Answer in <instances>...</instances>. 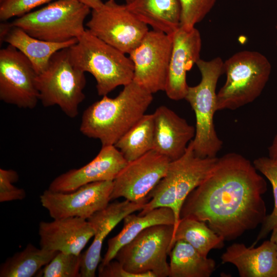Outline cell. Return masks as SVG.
<instances>
[{"instance_id":"obj_37","label":"cell","mask_w":277,"mask_h":277,"mask_svg":"<svg viewBox=\"0 0 277 277\" xmlns=\"http://www.w3.org/2000/svg\"><path fill=\"white\" fill-rule=\"evenodd\" d=\"M126 2V4H129L131 3L133 0H125Z\"/></svg>"},{"instance_id":"obj_8","label":"cell","mask_w":277,"mask_h":277,"mask_svg":"<svg viewBox=\"0 0 277 277\" xmlns=\"http://www.w3.org/2000/svg\"><path fill=\"white\" fill-rule=\"evenodd\" d=\"M173 230L172 225L147 228L121 247L114 259L132 273L146 277L169 276L167 257L172 249Z\"/></svg>"},{"instance_id":"obj_38","label":"cell","mask_w":277,"mask_h":277,"mask_svg":"<svg viewBox=\"0 0 277 277\" xmlns=\"http://www.w3.org/2000/svg\"><path fill=\"white\" fill-rule=\"evenodd\" d=\"M5 1L6 0H0V4H2L3 3H4Z\"/></svg>"},{"instance_id":"obj_29","label":"cell","mask_w":277,"mask_h":277,"mask_svg":"<svg viewBox=\"0 0 277 277\" xmlns=\"http://www.w3.org/2000/svg\"><path fill=\"white\" fill-rule=\"evenodd\" d=\"M216 0H179L180 27L191 29L202 21L214 7Z\"/></svg>"},{"instance_id":"obj_31","label":"cell","mask_w":277,"mask_h":277,"mask_svg":"<svg viewBox=\"0 0 277 277\" xmlns=\"http://www.w3.org/2000/svg\"><path fill=\"white\" fill-rule=\"evenodd\" d=\"M18 179L17 172L12 169H0V202L22 200L26 197L23 189L13 185Z\"/></svg>"},{"instance_id":"obj_7","label":"cell","mask_w":277,"mask_h":277,"mask_svg":"<svg viewBox=\"0 0 277 277\" xmlns=\"http://www.w3.org/2000/svg\"><path fill=\"white\" fill-rule=\"evenodd\" d=\"M86 83L85 72L73 64L69 48L55 52L36 78L42 105L46 107L57 105L70 118L78 115V106L85 98Z\"/></svg>"},{"instance_id":"obj_11","label":"cell","mask_w":277,"mask_h":277,"mask_svg":"<svg viewBox=\"0 0 277 277\" xmlns=\"http://www.w3.org/2000/svg\"><path fill=\"white\" fill-rule=\"evenodd\" d=\"M36 73L28 58L11 45L0 50V99L19 108L33 109L39 101Z\"/></svg>"},{"instance_id":"obj_13","label":"cell","mask_w":277,"mask_h":277,"mask_svg":"<svg viewBox=\"0 0 277 277\" xmlns=\"http://www.w3.org/2000/svg\"><path fill=\"white\" fill-rule=\"evenodd\" d=\"M170 160L151 150L140 157L128 162L113 180L111 199L123 197L140 203L166 174Z\"/></svg>"},{"instance_id":"obj_3","label":"cell","mask_w":277,"mask_h":277,"mask_svg":"<svg viewBox=\"0 0 277 277\" xmlns=\"http://www.w3.org/2000/svg\"><path fill=\"white\" fill-rule=\"evenodd\" d=\"M69 50L73 64L95 78L99 95H106L117 87L133 81L134 66L130 58L88 29Z\"/></svg>"},{"instance_id":"obj_1","label":"cell","mask_w":277,"mask_h":277,"mask_svg":"<svg viewBox=\"0 0 277 277\" xmlns=\"http://www.w3.org/2000/svg\"><path fill=\"white\" fill-rule=\"evenodd\" d=\"M265 179L253 163L231 152L217 160L206 179L188 195L180 219L203 221L225 241L262 224L266 214Z\"/></svg>"},{"instance_id":"obj_24","label":"cell","mask_w":277,"mask_h":277,"mask_svg":"<svg viewBox=\"0 0 277 277\" xmlns=\"http://www.w3.org/2000/svg\"><path fill=\"white\" fill-rule=\"evenodd\" d=\"M178 240L188 243L205 257L212 249L223 247L225 241L206 223L191 217L180 219L173 233L172 248Z\"/></svg>"},{"instance_id":"obj_2","label":"cell","mask_w":277,"mask_h":277,"mask_svg":"<svg viewBox=\"0 0 277 277\" xmlns=\"http://www.w3.org/2000/svg\"><path fill=\"white\" fill-rule=\"evenodd\" d=\"M152 94L132 81L116 97L104 95L89 106L83 113L80 131L102 146L114 145L145 114Z\"/></svg>"},{"instance_id":"obj_34","label":"cell","mask_w":277,"mask_h":277,"mask_svg":"<svg viewBox=\"0 0 277 277\" xmlns=\"http://www.w3.org/2000/svg\"><path fill=\"white\" fill-rule=\"evenodd\" d=\"M83 4L89 7L91 10L98 9L104 5L102 0H78Z\"/></svg>"},{"instance_id":"obj_10","label":"cell","mask_w":277,"mask_h":277,"mask_svg":"<svg viewBox=\"0 0 277 277\" xmlns=\"http://www.w3.org/2000/svg\"><path fill=\"white\" fill-rule=\"evenodd\" d=\"M172 34L152 30L129 54L133 81L150 93L165 91L172 48Z\"/></svg>"},{"instance_id":"obj_23","label":"cell","mask_w":277,"mask_h":277,"mask_svg":"<svg viewBox=\"0 0 277 277\" xmlns=\"http://www.w3.org/2000/svg\"><path fill=\"white\" fill-rule=\"evenodd\" d=\"M170 277H209L215 268V262L202 255L188 243L176 241L169 254Z\"/></svg>"},{"instance_id":"obj_18","label":"cell","mask_w":277,"mask_h":277,"mask_svg":"<svg viewBox=\"0 0 277 277\" xmlns=\"http://www.w3.org/2000/svg\"><path fill=\"white\" fill-rule=\"evenodd\" d=\"M153 150L170 161L181 157L193 139L195 128L165 106L159 107L153 113Z\"/></svg>"},{"instance_id":"obj_22","label":"cell","mask_w":277,"mask_h":277,"mask_svg":"<svg viewBox=\"0 0 277 277\" xmlns=\"http://www.w3.org/2000/svg\"><path fill=\"white\" fill-rule=\"evenodd\" d=\"M3 41L24 54L38 74L46 69L55 52L69 48L77 42V38L62 43L50 42L34 37L20 28L12 26Z\"/></svg>"},{"instance_id":"obj_36","label":"cell","mask_w":277,"mask_h":277,"mask_svg":"<svg viewBox=\"0 0 277 277\" xmlns=\"http://www.w3.org/2000/svg\"><path fill=\"white\" fill-rule=\"evenodd\" d=\"M270 240L275 244L277 250V229L271 232V235Z\"/></svg>"},{"instance_id":"obj_27","label":"cell","mask_w":277,"mask_h":277,"mask_svg":"<svg viewBox=\"0 0 277 277\" xmlns=\"http://www.w3.org/2000/svg\"><path fill=\"white\" fill-rule=\"evenodd\" d=\"M253 164L256 170L270 183L274 204L272 212L266 215L261 224L260 232L251 247H254L258 241L265 238L270 232L277 229V162L269 156H263L255 159Z\"/></svg>"},{"instance_id":"obj_33","label":"cell","mask_w":277,"mask_h":277,"mask_svg":"<svg viewBox=\"0 0 277 277\" xmlns=\"http://www.w3.org/2000/svg\"><path fill=\"white\" fill-rule=\"evenodd\" d=\"M269 157L277 162V132L268 147Z\"/></svg>"},{"instance_id":"obj_20","label":"cell","mask_w":277,"mask_h":277,"mask_svg":"<svg viewBox=\"0 0 277 277\" xmlns=\"http://www.w3.org/2000/svg\"><path fill=\"white\" fill-rule=\"evenodd\" d=\"M122 230L108 241V248L98 268L113 260L118 250L134 239L147 228L156 225L175 224L173 210L169 208L154 209L146 214L136 215L131 213L126 216Z\"/></svg>"},{"instance_id":"obj_4","label":"cell","mask_w":277,"mask_h":277,"mask_svg":"<svg viewBox=\"0 0 277 277\" xmlns=\"http://www.w3.org/2000/svg\"><path fill=\"white\" fill-rule=\"evenodd\" d=\"M196 64L201 80L198 85L188 87L185 98L195 115L193 150L198 156L215 157L223 146L215 129L214 115L216 111V87L224 73V62L219 57L209 61L200 58Z\"/></svg>"},{"instance_id":"obj_32","label":"cell","mask_w":277,"mask_h":277,"mask_svg":"<svg viewBox=\"0 0 277 277\" xmlns=\"http://www.w3.org/2000/svg\"><path fill=\"white\" fill-rule=\"evenodd\" d=\"M100 277H146L143 274H134L127 271L117 260H112L98 269Z\"/></svg>"},{"instance_id":"obj_17","label":"cell","mask_w":277,"mask_h":277,"mask_svg":"<svg viewBox=\"0 0 277 277\" xmlns=\"http://www.w3.org/2000/svg\"><path fill=\"white\" fill-rule=\"evenodd\" d=\"M38 234L41 248L78 255L94 236V230L87 220L69 217L41 222Z\"/></svg>"},{"instance_id":"obj_14","label":"cell","mask_w":277,"mask_h":277,"mask_svg":"<svg viewBox=\"0 0 277 277\" xmlns=\"http://www.w3.org/2000/svg\"><path fill=\"white\" fill-rule=\"evenodd\" d=\"M172 48L165 91L171 100L185 99L188 85L186 72L200 59L202 39L195 27H180L172 34Z\"/></svg>"},{"instance_id":"obj_16","label":"cell","mask_w":277,"mask_h":277,"mask_svg":"<svg viewBox=\"0 0 277 277\" xmlns=\"http://www.w3.org/2000/svg\"><path fill=\"white\" fill-rule=\"evenodd\" d=\"M146 202L136 203L127 200L122 202H114L109 204L106 208L87 219L94 230V234L92 244L82 254L80 269L82 277L95 276L105 239L126 216L142 210Z\"/></svg>"},{"instance_id":"obj_15","label":"cell","mask_w":277,"mask_h":277,"mask_svg":"<svg viewBox=\"0 0 277 277\" xmlns=\"http://www.w3.org/2000/svg\"><path fill=\"white\" fill-rule=\"evenodd\" d=\"M127 163L114 145L102 146L91 161L80 168L71 169L57 176L48 189L69 192L89 183L113 181Z\"/></svg>"},{"instance_id":"obj_39","label":"cell","mask_w":277,"mask_h":277,"mask_svg":"<svg viewBox=\"0 0 277 277\" xmlns=\"http://www.w3.org/2000/svg\"><path fill=\"white\" fill-rule=\"evenodd\" d=\"M275 28H276V30H277V24H276V25ZM276 45H277V41H276Z\"/></svg>"},{"instance_id":"obj_6","label":"cell","mask_w":277,"mask_h":277,"mask_svg":"<svg viewBox=\"0 0 277 277\" xmlns=\"http://www.w3.org/2000/svg\"><path fill=\"white\" fill-rule=\"evenodd\" d=\"M91 10L78 0H55L11 23L34 37L62 43L78 38L84 33V21Z\"/></svg>"},{"instance_id":"obj_30","label":"cell","mask_w":277,"mask_h":277,"mask_svg":"<svg viewBox=\"0 0 277 277\" xmlns=\"http://www.w3.org/2000/svg\"><path fill=\"white\" fill-rule=\"evenodd\" d=\"M55 0H6L0 4V19L3 21L21 16L34 8Z\"/></svg>"},{"instance_id":"obj_21","label":"cell","mask_w":277,"mask_h":277,"mask_svg":"<svg viewBox=\"0 0 277 277\" xmlns=\"http://www.w3.org/2000/svg\"><path fill=\"white\" fill-rule=\"evenodd\" d=\"M126 5L130 12L153 30L172 35L180 26L179 0H133Z\"/></svg>"},{"instance_id":"obj_28","label":"cell","mask_w":277,"mask_h":277,"mask_svg":"<svg viewBox=\"0 0 277 277\" xmlns=\"http://www.w3.org/2000/svg\"><path fill=\"white\" fill-rule=\"evenodd\" d=\"M82 253L77 255L58 252L42 271L44 277H82Z\"/></svg>"},{"instance_id":"obj_35","label":"cell","mask_w":277,"mask_h":277,"mask_svg":"<svg viewBox=\"0 0 277 277\" xmlns=\"http://www.w3.org/2000/svg\"><path fill=\"white\" fill-rule=\"evenodd\" d=\"M12 25L11 23L3 22L1 23L0 26V38L1 41H3V39L8 32L9 30L11 28Z\"/></svg>"},{"instance_id":"obj_26","label":"cell","mask_w":277,"mask_h":277,"mask_svg":"<svg viewBox=\"0 0 277 277\" xmlns=\"http://www.w3.org/2000/svg\"><path fill=\"white\" fill-rule=\"evenodd\" d=\"M153 114H145L114 146L129 162L153 150Z\"/></svg>"},{"instance_id":"obj_5","label":"cell","mask_w":277,"mask_h":277,"mask_svg":"<svg viewBox=\"0 0 277 277\" xmlns=\"http://www.w3.org/2000/svg\"><path fill=\"white\" fill-rule=\"evenodd\" d=\"M226 81L216 96V111L235 110L254 101L262 93L271 65L262 53L239 51L224 62Z\"/></svg>"},{"instance_id":"obj_25","label":"cell","mask_w":277,"mask_h":277,"mask_svg":"<svg viewBox=\"0 0 277 277\" xmlns=\"http://www.w3.org/2000/svg\"><path fill=\"white\" fill-rule=\"evenodd\" d=\"M59 251L38 248L31 243L7 259L0 267L1 277H31Z\"/></svg>"},{"instance_id":"obj_9","label":"cell","mask_w":277,"mask_h":277,"mask_svg":"<svg viewBox=\"0 0 277 277\" xmlns=\"http://www.w3.org/2000/svg\"><path fill=\"white\" fill-rule=\"evenodd\" d=\"M86 23L94 35L125 54H129L149 31L126 4L108 0L98 9L91 10Z\"/></svg>"},{"instance_id":"obj_19","label":"cell","mask_w":277,"mask_h":277,"mask_svg":"<svg viewBox=\"0 0 277 277\" xmlns=\"http://www.w3.org/2000/svg\"><path fill=\"white\" fill-rule=\"evenodd\" d=\"M221 259L223 263L234 265L241 277H277V250L270 240L256 248L232 244Z\"/></svg>"},{"instance_id":"obj_12","label":"cell","mask_w":277,"mask_h":277,"mask_svg":"<svg viewBox=\"0 0 277 277\" xmlns=\"http://www.w3.org/2000/svg\"><path fill=\"white\" fill-rule=\"evenodd\" d=\"M113 181L84 185L69 192L47 189L40 195L43 207L53 219L78 217L87 220L111 200Z\"/></svg>"}]
</instances>
